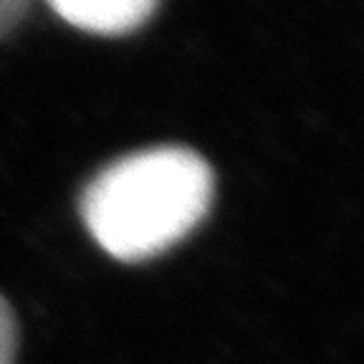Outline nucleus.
I'll list each match as a JSON object with an SVG mask.
<instances>
[{
    "label": "nucleus",
    "instance_id": "1",
    "mask_svg": "<svg viewBox=\"0 0 364 364\" xmlns=\"http://www.w3.org/2000/svg\"><path fill=\"white\" fill-rule=\"evenodd\" d=\"M213 195L205 157L188 147H152L104 167L81 195V218L112 258L149 261L193 233Z\"/></svg>",
    "mask_w": 364,
    "mask_h": 364
},
{
    "label": "nucleus",
    "instance_id": "4",
    "mask_svg": "<svg viewBox=\"0 0 364 364\" xmlns=\"http://www.w3.org/2000/svg\"><path fill=\"white\" fill-rule=\"evenodd\" d=\"M31 0H0V36H6L18 26L26 11H28Z\"/></svg>",
    "mask_w": 364,
    "mask_h": 364
},
{
    "label": "nucleus",
    "instance_id": "3",
    "mask_svg": "<svg viewBox=\"0 0 364 364\" xmlns=\"http://www.w3.org/2000/svg\"><path fill=\"white\" fill-rule=\"evenodd\" d=\"M18 347L16 316H13L11 304L0 296V364H13Z\"/></svg>",
    "mask_w": 364,
    "mask_h": 364
},
{
    "label": "nucleus",
    "instance_id": "2",
    "mask_svg": "<svg viewBox=\"0 0 364 364\" xmlns=\"http://www.w3.org/2000/svg\"><path fill=\"white\" fill-rule=\"evenodd\" d=\"M48 6L86 33L122 36L144 26L159 0H48Z\"/></svg>",
    "mask_w": 364,
    "mask_h": 364
}]
</instances>
